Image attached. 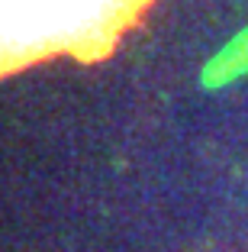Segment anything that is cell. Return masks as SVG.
Here are the masks:
<instances>
[{
    "instance_id": "6da1fadb",
    "label": "cell",
    "mask_w": 248,
    "mask_h": 252,
    "mask_svg": "<svg viewBox=\"0 0 248 252\" xmlns=\"http://www.w3.org/2000/svg\"><path fill=\"white\" fill-rule=\"evenodd\" d=\"M242 74H248V26L232 42L222 45V52H216V59L203 68V84L206 88H222V84L235 81Z\"/></svg>"
}]
</instances>
